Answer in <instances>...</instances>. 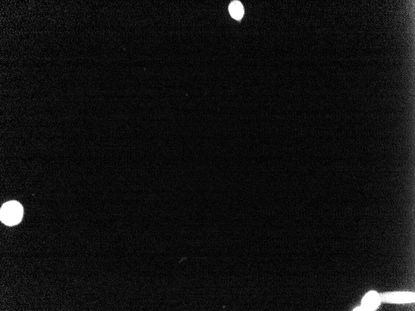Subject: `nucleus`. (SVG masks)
Returning <instances> with one entry per match:
<instances>
[{
	"label": "nucleus",
	"mask_w": 415,
	"mask_h": 311,
	"mask_svg": "<svg viewBox=\"0 0 415 311\" xmlns=\"http://www.w3.org/2000/svg\"><path fill=\"white\" fill-rule=\"evenodd\" d=\"M381 303L379 293L370 292L362 299L361 307L363 310H374L379 307Z\"/></svg>",
	"instance_id": "nucleus-3"
},
{
	"label": "nucleus",
	"mask_w": 415,
	"mask_h": 311,
	"mask_svg": "<svg viewBox=\"0 0 415 311\" xmlns=\"http://www.w3.org/2000/svg\"><path fill=\"white\" fill-rule=\"evenodd\" d=\"M381 302L387 303L405 304L413 303L414 293L411 292H390L379 294Z\"/></svg>",
	"instance_id": "nucleus-2"
},
{
	"label": "nucleus",
	"mask_w": 415,
	"mask_h": 311,
	"mask_svg": "<svg viewBox=\"0 0 415 311\" xmlns=\"http://www.w3.org/2000/svg\"><path fill=\"white\" fill-rule=\"evenodd\" d=\"M231 15L235 19H241L244 14V8L239 2H233L229 7Z\"/></svg>",
	"instance_id": "nucleus-4"
},
{
	"label": "nucleus",
	"mask_w": 415,
	"mask_h": 311,
	"mask_svg": "<svg viewBox=\"0 0 415 311\" xmlns=\"http://www.w3.org/2000/svg\"><path fill=\"white\" fill-rule=\"evenodd\" d=\"M0 218L5 224L14 225L21 222L23 216V208L19 202L11 201L3 205Z\"/></svg>",
	"instance_id": "nucleus-1"
}]
</instances>
